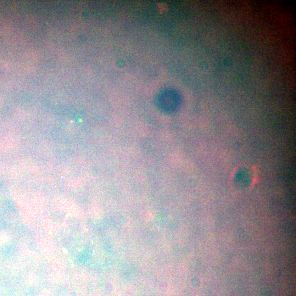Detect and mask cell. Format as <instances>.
Here are the masks:
<instances>
[{"instance_id":"6da1fadb","label":"cell","mask_w":296,"mask_h":296,"mask_svg":"<svg viewBox=\"0 0 296 296\" xmlns=\"http://www.w3.org/2000/svg\"><path fill=\"white\" fill-rule=\"evenodd\" d=\"M234 180L239 184H247L250 182L251 175L248 170L241 169L236 173Z\"/></svg>"}]
</instances>
